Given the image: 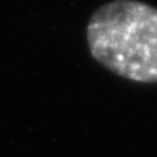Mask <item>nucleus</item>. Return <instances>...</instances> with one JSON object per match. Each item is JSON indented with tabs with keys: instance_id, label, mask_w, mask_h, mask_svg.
I'll return each mask as SVG.
<instances>
[{
	"instance_id": "1",
	"label": "nucleus",
	"mask_w": 157,
	"mask_h": 157,
	"mask_svg": "<svg viewBox=\"0 0 157 157\" xmlns=\"http://www.w3.org/2000/svg\"><path fill=\"white\" fill-rule=\"evenodd\" d=\"M86 39L92 57L117 76L157 83V7L113 0L90 16Z\"/></svg>"
}]
</instances>
